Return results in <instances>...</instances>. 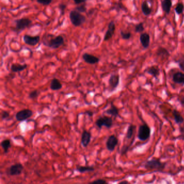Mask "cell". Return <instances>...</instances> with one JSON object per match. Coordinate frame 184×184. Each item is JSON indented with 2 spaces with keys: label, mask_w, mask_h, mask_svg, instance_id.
Listing matches in <instances>:
<instances>
[{
  "label": "cell",
  "mask_w": 184,
  "mask_h": 184,
  "mask_svg": "<svg viewBox=\"0 0 184 184\" xmlns=\"http://www.w3.org/2000/svg\"><path fill=\"white\" fill-rule=\"evenodd\" d=\"M42 43L44 45L52 49H58L64 43V39L61 35L55 36L53 34H45L42 38Z\"/></svg>",
  "instance_id": "cell-1"
},
{
  "label": "cell",
  "mask_w": 184,
  "mask_h": 184,
  "mask_svg": "<svg viewBox=\"0 0 184 184\" xmlns=\"http://www.w3.org/2000/svg\"><path fill=\"white\" fill-rule=\"evenodd\" d=\"M69 19L72 24L75 27H80L86 22V17L76 10H72L70 12Z\"/></svg>",
  "instance_id": "cell-2"
},
{
  "label": "cell",
  "mask_w": 184,
  "mask_h": 184,
  "mask_svg": "<svg viewBox=\"0 0 184 184\" xmlns=\"http://www.w3.org/2000/svg\"><path fill=\"white\" fill-rule=\"evenodd\" d=\"M166 163H163L158 158H154L148 160L144 165V168L147 170H155L162 171L165 168Z\"/></svg>",
  "instance_id": "cell-3"
},
{
  "label": "cell",
  "mask_w": 184,
  "mask_h": 184,
  "mask_svg": "<svg viewBox=\"0 0 184 184\" xmlns=\"http://www.w3.org/2000/svg\"><path fill=\"white\" fill-rule=\"evenodd\" d=\"M15 24V31L17 33H20L21 31L26 29L27 28H29L32 23V21L28 18H22V19H17L14 21Z\"/></svg>",
  "instance_id": "cell-4"
},
{
  "label": "cell",
  "mask_w": 184,
  "mask_h": 184,
  "mask_svg": "<svg viewBox=\"0 0 184 184\" xmlns=\"http://www.w3.org/2000/svg\"><path fill=\"white\" fill-rule=\"evenodd\" d=\"M151 133V128L146 124L140 125L138 130V138L141 141H145L149 139Z\"/></svg>",
  "instance_id": "cell-5"
},
{
  "label": "cell",
  "mask_w": 184,
  "mask_h": 184,
  "mask_svg": "<svg viewBox=\"0 0 184 184\" xmlns=\"http://www.w3.org/2000/svg\"><path fill=\"white\" fill-rule=\"evenodd\" d=\"M95 124L99 129H102L103 126L108 129H110L113 125V118L110 117L106 116L100 117L97 119Z\"/></svg>",
  "instance_id": "cell-6"
},
{
  "label": "cell",
  "mask_w": 184,
  "mask_h": 184,
  "mask_svg": "<svg viewBox=\"0 0 184 184\" xmlns=\"http://www.w3.org/2000/svg\"><path fill=\"white\" fill-rule=\"evenodd\" d=\"M24 169L23 166L20 163H17L10 166L6 170V173L9 176H16L20 175Z\"/></svg>",
  "instance_id": "cell-7"
},
{
  "label": "cell",
  "mask_w": 184,
  "mask_h": 184,
  "mask_svg": "<svg viewBox=\"0 0 184 184\" xmlns=\"http://www.w3.org/2000/svg\"><path fill=\"white\" fill-rule=\"evenodd\" d=\"M33 115V111L28 108H26L17 112L15 115V118L16 119L17 121L22 122L30 118Z\"/></svg>",
  "instance_id": "cell-8"
},
{
  "label": "cell",
  "mask_w": 184,
  "mask_h": 184,
  "mask_svg": "<svg viewBox=\"0 0 184 184\" xmlns=\"http://www.w3.org/2000/svg\"><path fill=\"white\" fill-rule=\"evenodd\" d=\"M120 76L118 74H112L108 79V86L110 91L113 92L119 84Z\"/></svg>",
  "instance_id": "cell-9"
},
{
  "label": "cell",
  "mask_w": 184,
  "mask_h": 184,
  "mask_svg": "<svg viewBox=\"0 0 184 184\" xmlns=\"http://www.w3.org/2000/svg\"><path fill=\"white\" fill-rule=\"evenodd\" d=\"M118 144V139L114 135H110L108 137L106 142V146L107 149L109 151L113 152L115 150V148Z\"/></svg>",
  "instance_id": "cell-10"
},
{
  "label": "cell",
  "mask_w": 184,
  "mask_h": 184,
  "mask_svg": "<svg viewBox=\"0 0 184 184\" xmlns=\"http://www.w3.org/2000/svg\"><path fill=\"white\" fill-rule=\"evenodd\" d=\"M23 39L26 44L31 46H35L39 42L40 36L39 35L33 36L28 34H25L23 36Z\"/></svg>",
  "instance_id": "cell-11"
},
{
  "label": "cell",
  "mask_w": 184,
  "mask_h": 184,
  "mask_svg": "<svg viewBox=\"0 0 184 184\" xmlns=\"http://www.w3.org/2000/svg\"><path fill=\"white\" fill-rule=\"evenodd\" d=\"M115 30H116V25L113 21H111L108 23V29L106 33L105 34L104 37V41H108L110 39L113 37V35H114Z\"/></svg>",
  "instance_id": "cell-12"
},
{
  "label": "cell",
  "mask_w": 184,
  "mask_h": 184,
  "mask_svg": "<svg viewBox=\"0 0 184 184\" xmlns=\"http://www.w3.org/2000/svg\"><path fill=\"white\" fill-rule=\"evenodd\" d=\"M82 58L84 60L85 62L89 64H94L98 63L100 61L99 58L94 55H92L91 54L88 53H83L82 55Z\"/></svg>",
  "instance_id": "cell-13"
},
{
  "label": "cell",
  "mask_w": 184,
  "mask_h": 184,
  "mask_svg": "<svg viewBox=\"0 0 184 184\" xmlns=\"http://www.w3.org/2000/svg\"><path fill=\"white\" fill-rule=\"evenodd\" d=\"M91 138V134L90 132L84 130L82 134L81 137V144L84 147H88L89 144H90Z\"/></svg>",
  "instance_id": "cell-14"
},
{
  "label": "cell",
  "mask_w": 184,
  "mask_h": 184,
  "mask_svg": "<svg viewBox=\"0 0 184 184\" xmlns=\"http://www.w3.org/2000/svg\"><path fill=\"white\" fill-rule=\"evenodd\" d=\"M140 42L142 46L145 49L149 48L150 43V36L148 33H145L141 34L139 37Z\"/></svg>",
  "instance_id": "cell-15"
},
{
  "label": "cell",
  "mask_w": 184,
  "mask_h": 184,
  "mask_svg": "<svg viewBox=\"0 0 184 184\" xmlns=\"http://www.w3.org/2000/svg\"><path fill=\"white\" fill-rule=\"evenodd\" d=\"M172 80L175 83L184 85V74L181 72L174 73L172 77Z\"/></svg>",
  "instance_id": "cell-16"
},
{
  "label": "cell",
  "mask_w": 184,
  "mask_h": 184,
  "mask_svg": "<svg viewBox=\"0 0 184 184\" xmlns=\"http://www.w3.org/2000/svg\"><path fill=\"white\" fill-rule=\"evenodd\" d=\"M163 10L167 14H169L172 6V2L171 0H163L161 2Z\"/></svg>",
  "instance_id": "cell-17"
},
{
  "label": "cell",
  "mask_w": 184,
  "mask_h": 184,
  "mask_svg": "<svg viewBox=\"0 0 184 184\" xmlns=\"http://www.w3.org/2000/svg\"><path fill=\"white\" fill-rule=\"evenodd\" d=\"M146 71L147 74L153 76L155 79H157L160 75V70L159 68L155 66H151L147 68Z\"/></svg>",
  "instance_id": "cell-18"
},
{
  "label": "cell",
  "mask_w": 184,
  "mask_h": 184,
  "mask_svg": "<svg viewBox=\"0 0 184 184\" xmlns=\"http://www.w3.org/2000/svg\"><path fill=\"white\" fill-rule=\"evenodd\" d=\"M50 86V89L51 90H53V91H57V90L61 89L62 88V84L61 82L59 81V80L54 78L51 80Z\"/></svg>",
  "instance_id": "cell-19"
},
{
  "label": "cell",
  "mask_w": 184,
  "mask_h": 184,
  "mask_svg": "<svg viewBox=\"0 0 184 184\" xmlns=\"http://www.w3.org/2000/svg\"><path fill=\"white\" fill-rule=\"evenodd\" d=\"M27 67V64H21L19 63L12 64L10 67V69L13 72H19L23 71Z\"/></svg>",
  "instance_id": "cell-20"
},
{
  "label": "cell",
  "mask_w": 184,
  "mask_h": 184,
  "mask_svg": "<svg viewBox=\"0 0 184 184\" xmlns=\"http://www.w3.org/2000/svg\"><path fill=\"white\" fill-rule=\"evenodd\" d=\"M105 113H107L108 115H111L112 116L116 117L119 115L118 108H117L115 105L112 103L111 104L110 108L105 111Z\"/></svg>",
  "instance_id": "cell-21"
},
{
  "label": "cell",
  "mask_w": 184,
  "mask_h": 184,
  "mask_svg": "<svg viewBox=\"0 0 184 184\" xmlns=\"http://www.w3.org/2000/svg\"><path fill=\"white\" fill-rule=\"evenodd\" d=\"M172 114L174 117V121L177 124H180L184 123V118L178 111L174 109L172 111Z\"/></svg>",
  "instance_id": "cell-22"
},
{
  "label": "cell",
  "mask_w": 184,
  "mask_h": 184,
  "mask_svg": "<svg viewBox=\"0 0 184 184\" xmlns=\"http://www.w3.org/2000/svg\"><path fill=\"white\" fill-rule=\"evenodd\" d=\"M141 11L145 16H149L151 14L152 9L149 6L147 1H143L141 5Z\"/></svg>",
  "instance_id": "cell-23"
},
{
  "label": "cell",
  "mask_w": 184,
  "mask_h": 184,
  "mask_svg": "<svg viewBox=\"0 0 184 184\" xmlns=\"http://www.w3.org/2000/svg\"><path fill=\"white\" fill-rule=\"evenodd\" d=\"M94 170V168L89 166H77L76 167V171L81 173H83L85 172H92Z\"/></svg>",
  "instance_id": "cell-24"
},
{
  "label": "cell",
  "mask_w": 184,
  "mask_h": 184,
  "mask_svg": "<svg viewBox=\"0 0 184 184\" xmlns=\"http://www.w3.org/2000/svg\"><path fill=\"white\" fill-rule=\"evenodd\" d=\"M1 146L2 149L4 151V154H7L9 151V150L11 147V141L10 139H6L2 140L1 143Z\"/></svg>",
  "instance_id": "cell-25"
},
{
  "label": "cell",
  "mask_w": 184,
  "mask_h": 184,
  "mask_svg": "<svg viewBox=\"0 0 184 184\" xmlns=\"http://www.w3.org/2000/svg\"><path fill=\"white\" fill-rule=\"evenodd\" d=\"M136 129V126L135 125H132V124L129 125L127 130L126 134V138L127 139H130L132 138L134 132L135 131Z\"/></svg>",
  "instance_id": "cell-26"
},
{
  "label": "cell",
  "mask_w": 184,
  "mask_h": 184,
  "mask_svg": "<svg viewBox=\"0 0 184 184\" xmlns=\"http://www.w3.org/2000/svg\"><path fill=\"white\" fill-rule=\"evenodd\" d=\"M157 55L163 58H168L170 56V53L167 49L163 47H159L157 50Z\"/></svg>",
  "instance_id": "cell-27"
},
{
  "label": "cell",
  "mask_w": 184,
  "mask_h": 184,
  "mask_svg": "<svg viewBox=\"0 0 184 184\" xmlns=\"http://www.w3.org/2000/svg\"><path fill=\"white\" fill-rule=\"evenodd\" d=\"M174 10H175V12L177 14L180 15L182 14L183 12H184V4L182 2L178 3L177 4Z\"/></svg>",
  "instance_id": "cell-28"
},
{
  "label": "cell",
  "mask_w": 184,
  "mask_h": 184,
  "mask_svg": "<svg viewBox=\"0 0 184 184\" xmlns=\"http://www.w3.org/2000/svg\"><path fill=\"white\" fill-rule=\"evenodd\" d=\"M75 10H77V12H80V13H83V12H86V10H87L86 3H84L83 4L78 5L76 7Z\"/></svg>",
  "instance_id": "cell-29"
},
{
  "label": "cell",
  "mask_w": 184,
  "mask_h": 184,
  "mask_svg": "<svg viewBox=\"0 0 184 184\" xmlns=\"http://www.w3.org/2000/svg\"><path fill=\"white\" fill-rule=\"evenodd\" d=\"M144 30V23L143 22H140L136 25L135 28V31L136 33H139L143 32Z\"/></svg>",
  "instance_id": "cell-30"
},
{
  "label": "cell",
  "mask_w": 184,
  "mask_h": 184,
  "mask_svg": "<svg viewBox=\"0 0 184 184\" xmlns=\"http://www.w3.org/2000/svg\"><path fill=\"white\" fill-rule=\"evenodd\" d=\"M39 91L38 90H33L29 93V98L31 99H34L39 97Z\"/></svg>",
  "instance_id": "cell-31"
},
{
  "label": "cell",
  "mask_w": 184,
  "mask_h": 184,
  "mask_svg": "<svg viewBox=\"0 0 184 184\" xmlns=\"http://www.w3.org/2000/svg\"><path fill=\"white\" fill-rule=\"evenodd\" d=\"M121 35L123 39H129L131 37V34L130 32H124L123 30L121 31Z\"/></svg>",
  "instance_id": "cell-32"
},
{
  "label": "cell",
  "mask_w": 184,
  "mask_h": 184,
  "mask_svg": "<svg viewBox=\"0 0 184 184\" xmlns=\"http://www.w3.org/2000/svg\"><path fill=\"white\" fill-rule=\"evenodd\" d=\"M66 8H67V4L65 3H59L58 5V9L60 10V12H61V16H63L64 14V12H65V10H66Z\"/></svg>",
  "instance_id": "cell-33"
},
{
  "label": "cell",
  "mask_w": 184,
  "mask_h": 184,
  "mask_svg": "<svg viewBox=\"0 0 184 184\" xmlns=\"http://www.w3.org/2000/svg\"><path fill=\"white\" fill-rule=\"evenodd\" d=\"M88 184H108L106 180L102 179H98L97 180H94L92 182H90Z\"/></svg>",
  "instance_id": "cell-34"
},
{
  "label": "cell",
  "mask_w": 184,
  "mask_h": 184,
  "mask_svg": "<svg viewBox=\"0 0 184 184\" xmlns=\"http://www.w3.org/2000/svg\"><path fill=\"white\" fill-rule=\"evenodd\" d=\"M36 2L37 3H39V4H42L43 6H48V5H49V4H50L51 2H52V1L51 0H44V1H40V0H37Z\"/></svg>",
  "instance_id": "cell-35"
},
{
  "label": "cell",
  "mask_w": 184,
  "mask_h": 184,
  "mask_svg": "<svg viewBox=\"0 0 184 184\" xmlns=\"http://www.w3.org/2000/svg\"><path fill=\"white\" fill-rule=\"evenodd\" d=\"M9 116H10L9 113L8 111H3L1 113V118L3 120L8 118L9 117Z\"/></svg>",
  "instance_id": "cell-36"
},
{
  "label": "cell",
  "mask_w": 184,
  "mask_h": 184,
  "mask_svg": "<svg viewBox=\"0 0 184 184\" xmlns=\"http://www.w3.org/2000/svg\"><path fill=\"white\" fill-rule=\"evenodd\" d=\"M129 147L126 145L123 146L122 149L121 150V154L123 155L124 154H126L127 152L129 150Z\"/></svg>",
  "instance_id": "cell-37"
},
{
  "label": "cell",
  "mask_w": 184,
  "mask_h": 184,
  "mask_svg": "<svg viewBox=\"0 0 184 184\" xmlns=\"http://www.w3.org/2000/svg\"><path fill=\"white\" fill-rule=\"evenodd\" d=\"M178 63L180 69L184 71V59H180Z\"/></svg>",
  "instance_id": "cell-38"
},
{
  "label": "cell",
  "mask_w": 184,
  "mask_h": 184,
  "mask_svg": "<svg viewBox=\"0 0 184 184\" xmlns=\"http://www.w3.org/2000/svg\"><path fill=\"white\" fill-rule=\"evenodd\" d=\"M86 0H74V3H75V4H76V5H80V4H83V3H86Z\"/></svg>",
  "instance_id": "cell-39"
},
{
  "label": "cell",
  "mask_w": 184,
  "mask_h": 184,
  "mask_svg": "<svg viewBox=\"0 0 184 184\" xmlns=\"http://www.w3.org/2000/svg\"><path fill=\"white\" fill-rule=\"evenodd\" d=\"M84 113L85 115H88L89 117H92L94 115V113L91 111H86Z\"/></svg>",
  "instance_id": "cell-40"
},
{
  "label": "cell",
  "mask_w": 184,
  "mask_h": 184,
  "mask_svg": "<svg viewBox=\"0 0 184 184\" xmlns=\"http://www.w3.org/2000/svg\"><path fill=\"white\" fill-rule=\"evenodd\" d=\"M118 184H130V182H129L128 181H127V180H123V181H122L121 182H118Z\"/></svg>",
  "instance_id": "cell-41"
},
{
  "label": "cell",
  "mask_w": 184,
  "mask_h": 184,
  "mask_svg": "<svg viewBox=\"0 0 184 184\" xmlns=\"http://www.w3.org/2000/svg\"><path fill=\"white\" fill-rule=\"evenodd\" d=\"M180 102L182 104L184 105V97H182V98L180 99Z\"/></svg>",
  "instance_id": "cell-42"
}]
</instances>
